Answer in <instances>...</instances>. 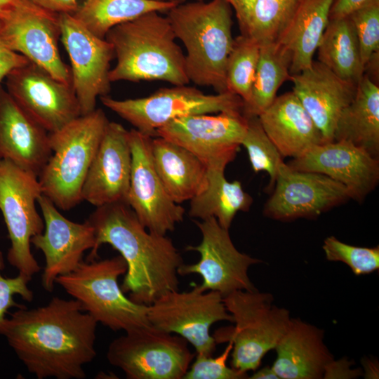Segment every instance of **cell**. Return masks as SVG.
<instances>
[{"label":"cell","mask_w":379,"mask_h":379,"mask_svg":"<svg viewBox=\"0 0 379 379\" xmlns=\"http://www.w3.org/2000/svg\"><path fill=\"white\" fill-rule=\"evenodd\" d=\"M290 65V54L277 42L260 45L251 98L242 112L245 117H258L273 102L282 84L291 80Z\"/></svg>","instance_id":"obj_32"},{"label":"cell","mask_w":379,"mask_h":379,"mask_svg":"<svg viewBox=\"0 0 379 379\" xmlns=\"http://www.w3.org/2000/svg\"><path fill=\"white\" fill-rule=\"evenodd\" d=\"M131 163L128 131L109 121L84 180L82 200L95 207L126 202Z\"/></svg>","instance_id":"obj_21"},{"label":"cell","mask_w":379,"mask_h":379,"mask_svg":"<svg viewBox=\"0 0 379 379\" xmlns=\"http://www.w3.org/2000/svg\"><path fill=\"white\" fill-rule=\"evenodd\" d=\"M194 357L185 338L151 324L125 332L107 352L128 379H183Z\"/></svg>","instance_id":"obj_9"},{"label":"cell","mask_w":379,"mask_h":379,"mask_svg":"<svg viewBox=\"0 0 379 379\" xmlns=\"http://www.w3.org/2000/svg\"><path fill=\"white\" fill-rule=\"evenodd\" d=\"M29 62L24 55L10 50L0 41V83L13 69Z\"/></svg>","instance_id":"obj_40"},{"label":"cell","mask_w":379,"mask_h":379,"mask_svg":"<svg viewBox=\"0 0 379 379\" xmlns=\"http://www.w3.org/2000/svg\"><path fill=\"white\" fill-rule=\"evenodd\" d=\"M260 45L248 35L234 38L226 64V90L239 96L244 104L251 98L260 56Z\"/></svg>","instance_id":"obj_33"},{"label":"cell","mask_w":379,"mask_h":379,"mask_svg":"<svg viewBox=\"0 0 379 379\" xmlns=\"http://www.w3.org/2000/svg\"><path fill=\"white\" fill-rule=\"evenodd\" d=\"M293 92L320 131L324 142L334 140L338 120L353 100L357 86L332 72L319 61L292 74Z\"/></svg>","instance_id":"obj_22"},{"label":"cell","mask_w":379,"mask_h":379,"mask_svg":"<svg viewBox=\"0 0 379 379\" xmlns=\"http://www.w3.org/2000/svg\"><path fill=\"white\" fill-rule=\"evenodd\" d=\"M202 238L199 244L188 246L186 251L199 253V260L193 264H183L178 270V275L199 274L202 282L199 284L203 291H213L222 297L239 291H255L248 271V268L262 260L237 250L229 230L223 228L214 217L202 221L194 220Z\"/></svg>","instance_id":"obj_14"},{"label":"cell","mask_w":379,"mask_h":379,"mask_svg":"<svg viewBox=\"0 0 379 379\" xmlns=\"http://www.w3.org/2000/svg\"><path fill=\"white\" fill-rule=\"evenodd\" d=\"M187 85L160 88L143 98L116 100L106 95L100 98L104 106L127 121L135 129L151 137H156L159 128L182 117L243 112L244 102L236 94L225 91L208 95Z\"/></svg>","instance_id":"obj_8"},{"label":"cell","mask_w":379,"mask_h":379,"mask_svg":"<svg viewBox=\"0 0 379 379\" xmlns=\"http://www.w3.org/2000/svg\"><path fill=\"white\" fill-rule=\"evenodd\" d=\"M197 1H204V0H197Z\"/></svg>","instance_id":"obj_49"},{"label":"cell","mask_w":379,"mask_h":379,"mask_svg":"<svg viewBox=\"0 0 379 379\" xmlns=\"http://www.w3.org/2000/svg\"><path fill=\"white\" fill-rule=\"evenodd\" d=\"M348 360L341 359H333L326 366L323 378H353L362 375L360 369L350 368Z\"/></svg>","instance_id":"obj_41"},{"label":"cell","mask_w":379,"mask_h":379,"mask_svg":"<svg viewBox=\"0 0 379 379\" xmlns=\"http://www.w3.org/2000/svg\"><path fill=\"white\" fill-rule=\"evenodd\" d=\"M105 39L117 58L109 71L111 82L163 81L172 85L190 81L185 57L167 16L146 13L111 29Z\"/></svg>","instance_id":"obj_3"},{"label":"cell","mask_w":379,"mask_h":379,"mask_svg":"<svg viewBox=\"0 0 379 379\" xmlns=\"http://www.w3.org/2000/svg\"><path fill=\"white\" fill-rule=\"evenodd\" d=\"M253 203L239 181L229 182L225 170L208 169L205 189L190 200L189 215L201 220L214 217L229 230L239 211H248Z\"/></svg>","instance_id":"obj_29"},{"label":"cell","mask_w":379,"mask_h":379,"mask_svg":"<svg viewBox=\"0 0 379 379\" xmlns=\"http://www.w3.org/2000/svg\"><path fill=\"white\" fill-rule=\"evenodd\" d=\"M293 169L324 174L343 185L361 202L379 181V159L345 140L316 145L288 164Z\"/></svg>","instance_id":"obj_20"},{"label":"cell","mask_w":379,"mask_h":379,"mask_svg":"<svg viewBox=\"0 0 379 379\" xmlns=\"http://www.w3.org/2000/svg\"><path fill=\"white\" fill-rule=\"evenodd\" d=\"M258 118L284 158H295L312 146L324 142L312 119L293 91L277 96Z\"/></svg>","instance_id":"obj_25"},{"label":"cell","mask_w":379,"mask_h":379,"mask_svg":"<svg viewBox=\"0 0 379 379\" xmlns=\"http://www.w3.org/2000/svg\"><path fill=\"white\" fill-rule=\"evenodd\" d=\"M300 1L256 0L246 35L260 45L276 42L290 22Z\"/></svg>","instance_id":"obj_34"},{"label":"cell","mask_w":379,"mask_h":379,"mask_svg":"<svg viewBox=\"0 0 379 379\" xmlns=\"http://www.w3.org/2000/svg\"><path fill=\"white\" fill-rule=\"evenodd\" d=\"M177 4L153 0H83L72 15L95 36L105 39L119 24L151 11L167 13Z\"/></svg>","instance_id":"obj_31"},{"label":"cell","mask_w":379,"mask_h":379,"mask_svg":"<svg viewBox=\"0 0 379 379\" xmlns=\"http://www.w3.org/2000/svg\"><path fill=\"white\" fill-rule=\"evenodd\" d=\"M126 270L120 255L83 260L70 273L57 277L55 284L77 300L97 323L114 331L126 332L150 324L148 306L131 300L119 284V277Z\"/></svg>","instance_id":"obj_6"},{"label":"cell","mask_w":379,"mask_h":379,"mask_svg":"<svg viewBox=\"0 0 379 379\" xmlns=\"http://www.w3.org/2000/svg\"><path fill=\"white\" fill-rule=\"evenodd\" d=\"M42 194L38 176L13 163L0 162V211L11 241L7 260L32 279L40 266L31 251V239L44 230L36 203Z\"/></svg>","instance_id":"obj_10"},{"label":"cell","mask_w":379,"mask_h":379,"mask_svg":"<svg viewBox=\"0 0 379 379\" xmlns=\"http://www.w3.org/2000/svg\"><path fill=\"white\" fill-rule=\"evenodd\" d=\"M5 84L18 105L48 133L81 116L72 84L57 79L32 62L9 72Z\"/></svg>","instance_id":"obj_15"},{"label":"cell","mask_w":379,"mask_h":379,"mask_svg":"<svg viewBox=\"0 0 379 379\" xmlns=\"http://www.w3.org/2000/svg\"><path fill=\"white\" fill-rule=\"evenodd\" d=\"M37 203L43 215L44 232L32 237L30 242L44 255L41 283L51 293L57 277L74 270L83 261L84 252L93 248L95 233L87 220L83 223L68 220L44 194Z\"/></svg>","instance_id":"obj_19"},{"label":"cell","mask_w":379,"mask_h":379,"mask_svg":"<svg viewBox=\"0 0 379 379\" xmlns=\"http://www.w3.org/2000/svg\"><path fill=\"white\" fill-rule=\"evenodd\" d=\"M109 120L100 109L49 133L51 155L38 176L42 194L61 210L81 201V190Z\"/></svg>","instance_id":"obj_5"},{"label":"cell","mask_w":379,"mask_h":379,"mask_svg":"<svg viewBox=\"0 0 379 379\" xmlns=\"http://www.w3.org/2000/svg\"><path fill=\"white\" fill-rule=\"evenodd\" d=\"M4 267L3 253L0 251V330L6 319V314L10 308L25 307L14 300L15 295H19L27 302L32 301L34 298L33 292L28 287V283L32 279L20 273L14 277H5L1 274Z\"/></svg>","instance_id":"obj_39"},{"label":"cell","mask_w":379,"mask_h":379,"mask_svg":"<svg viewBox=\"0 0 379 379\" xmlns=\"http://www.w3.org/2000/svg\"><path fill=\"white\" fill-rule=\"evenodd\" d=\"M364 367L365 371V376L367 378H378V368H376V362L368 359L364 360Z\"/></svg>","instance_id":"obj_46"},{"label":"cell","mask_w":379,"mask_h":379,"mask_svg":"<svg viewBox=\"0 0 379 379\" xmlns=\"http://www.w3.org/2000/svg\"><path fill=\"white\" fill-rule=\"evenodd\" d=\"M151 148L155 169L174 202L190 201L205 189L208 168L194 154L158 136L152 138Z\"/></svg>","instance_id":"obj_26"},{"label":"cell","mask_w":379,"mask_h":379,"mask_svg":"<svg viewBox=\"0 0 379 379\" xmlns=\"http://www.w3.org/2000/svg\"><path fill=\"white\" fill-rule=\"evenodd\" d=\"M97 324L77 300L53 297L42 307L18 308L0 334L38 379H83L96 356Z\"/></svg>","instance_id":"obj_1"},{"label":"cell","mask_w":379,"mask_h":379,"mask_svg":"<svg viewBox=\"0 0 379 379\" xmlns=\"http://www.w3.org/2000/svg\"><path fill=\"white\" fill-rule=\"evenodd\" d=\"M333 0H300L280 37L276 41L291 55V74L309 68L329 21Z\"/></svg>","instance_id":"obj_27"},{"label":"cell","mask_w":379,"mask_h":379,"mask_svg":"<svg viewBox=\"0 0 379 379\" xmlns=\"http://www.w3.org/2000/svg\"><path fill=\"white\" fill-rule=\"evenodd\" d=\"M234 326L216 331L217 343L231 340V367L255 371L264 356L274 350L291 318L287 309L272 304L273 297L255 291H234L223 298Z\"/></svg>","instance_id":"obj_7"},{"label":"cell","mask_w":379,"mask_h":379,"mask_svg":"<svg viewBox=\"0 0 379 379\" xmlns=\"http://www.w3.org/2000/svg\"><path fill=\"white\" fill-rule=\"evenodd\" d=\"M322 248L328 260L343 262L357 276L370 274L379 269L378 246H352L330 236L324 239Z\"/></svg>","instance_id":"obj_37"},{"label":"cell","mask_w":379,"mask_h":379,"mask_svg":"<svg viewBox=\"0 0 379 379\" xmlns=\"http://www.w3.org/2000/svg\"><path fill=\"white\" fill-rule=\"evenodd\" d=\"M253 379H279L272 366H265L259 370L254 371L253 374L249 377Z\"/></svg>","instance_id":"obj_45"},{"label":"cell","mask_w":379,"mask_h":379,"mask_svg":"<svg viewBox=\"0 0 379 379\" xmlns=\"http://www.w3.org/2000/svg\"><path fill=\"white\" fill-rule=\"evenodd\" d=\"M235 12L241 34H246L253 7L256 0H224Z\"/></svg>","instance_id":"obj_42"},{"label":"cell","mask_w":379,"mask_h":379,"mask_svg":"<svg viewBox=\"0 0 379 379\" xmlns=\"http://www.w3.org/2000/svg\"><path fill=\"white\" fill-rule=\"evenodd\" d=\"M131 172L126 203L149 232L166 235L184 219L185 209L167 193L154 165L152 137L128 131Z\"/></svg>","instance_id":"obj_16"},{"label":"cell","mask_w":379,"mask_h":379,"mask_svg":"<svg viewBox=\"0 0 379 379\" xmlns=\"http://www.w3.org/2000/svg\"><path fill=\"white\" fill-rule=\"evenodd\" d=\"M60 14L29 0H18L0 18V41L3 44L57 79L72 84L70 67L60 54Z\"/></svg>","instance_id":"obj_12"},{"label":"cell","mask_w":379,"mask_h":379,"mask_svg":"<svg viewBox=\"0 0 379 379\" xmlns=\"http://www.w3.org/2000/svg\"><path fill=\"white\" fill-rule=\"evenodd\" d=\"M87 220L94 230L95 244L86 260L97 259L103 244L117 251L127 265L121 287L131 300L149 306L166 293L179 290L182 255L166 235L147 230L126 202L96 207Z\"/></svg>","instance_id":"obj_2"},{"label":"cell","mask_w":379,"mask_h":379,"mask_svg":"<svg viewBox=\"0 0 379 379\" xmlns=\"http://www.w3.org/2000/svg\"><path fill=\"white\" fill-rule=\"evenodd\" d=\"M167 18L185 47L190 81L227 91L226 64L234 40L231 6L224 0L183 2L170 9Z\"/></svg>","instance_id":"obj_4"},{"label":"cell","mask_w":379,"mask_h":379,"mask_svg":"<svg viewBox=\"0 0 379 379\" xmlns=\"http://www.w3.org/2000/svg\"><path fill=\"white\" fill-rule=\"evenodd\" d=\"M349 199L340 182L321 173L293 169L283 162L263 213L281 221L315 218Z\"/></svg>","instance_id":"obj_18"},{"label":"cell","mask_w":379,"mask_h":379,"mask_svg":"<svg viewBox=\"0 0 379 379\" xmlns=\"http://www.w3.org/2000/svg\"><path fill=\"white\" fill-rule=\"evenodd\" d=\"M248 124L241 145L246 149L254 172L266 171L270 178L267 190L274 185L284 157L265 132L258 117H247Z\"/></svg>","instance_id":"obj_35"},{"label":"cell","mask_w":379,"mask_h":379,"mask_svg":"<svg viewBox=\"0 0 379 379\" xmlns=\"http://www.w3.org/2000/svg\"><path fill=\"white\" fill-rule=\"evenodd\" d=\"M370 0H333L329 20L346 18Z\"/></svg>","instance_id":"obj_43"},{"label":"cell","mask_w":379,"mask_h":379,"mask_svg":"<svg viewBox=\"0 0 379 379\" xmlns=\"http://www.w3.org/2000/svg\"><path fill=\"white\" fill-rule=\"evenodd\" d=\"M239 111L193 114L175 119L157 130L156 136L194 154L208 169L225 170L236 157L247 128Z\"/></svg>","instance_id":"obj_13"},{"label":"cell","mask_w":379,"mask_h":379,"mask_svg":"<svg viewBox=\"0 0 379 379\" xmlns=\"http://www.w3.org/2000/svg\"><path fill=\"white\" fill-rule=\"evenodd\" d=\"M51 152L49 133L0 84V159L39 176Z\"/></svg>","instance_id":"obj_23"},{"label":"cell","mask_w":379,"mask_h":379,"mask_svg":"<svg viewBox=\"0 0 379 379\" xmlns=\"http://www.w3.org/2000/svg\"><path fill=\"white\" fill-rule=\"evenodd\" d=\"M317 51L318 61L347 82L357 85L365 74L357 35L348 16L329 20Z\"/></svg>","instance_id":"obj_30"},{"label":"cell","mask_w":379,"mask_h":379,"mask_svg":"<svg viewBox=\"0 0 379 379\" xmlns=\"http://www.w3.org/2000/svg\"><path fill=\"white\" fill-rule=\"evenodd\" d=\"M222 353L217 357L195 354L194 361L185 373L183 379H243L247 373L241 372L227 365L233 343L231 340Z\"/></svg>","instance_id":"obj_38"},{"label":"cell","mask_w":379,"mask_h":379,"mask_svg":"<svg viewBox=\"0 0 379 379\" xmlns=\"http://www.w3.org/2000/svg\"><path fill=\"white\" fill-rule=\"evenodd\" d=\"M61 36L70 60L72 84L81 115L96 108L98 98L111 90L110 63L114 56L112 45L90 32L72 14H60Z\"/></svg>","instance_id":"obj_17"},{"label":"cell","mask_w":379,"mask_h":379,"mask_svg":"<svg viewBox=\"0 0 379 379\" xmlns=\"http://www.w3.org/2000/svg\"><path fill=\"white\" fill-rule=\"evenodd\" d=\"M151 325L185 338L195 349V354L213 356L217 342L210 334L211 326L218 321L232 322L222 295L203 291L195 284L191 290L169 291L148 306Z\"/></svg>","instance_id":"obj_11"},{"label":"cell","mask_w":379,"mask_h":379,"mask_svg":"<svg viewBox=\"0 0 379 379\" xmlns=\"http://www.w3.org/2000/svg\"><path fill=\"white\" fill-rule=\"evenodd\" d=\"M274 350L277 357L272 368L281 379L323 378L334 359L324 343L323 331L300 319H291Z\"/></svg>","instance_id":"obj_24"},{"label":"cell","mask_w":379,"mask_h":379,"mask_svg":"<svg viewBox=\"0 0 379 379\" xmlns=\"http://www.w3.org/2000/svg\"><path fill=\"white\" fill-rule=\"evenodd\" d=\"M48 11L58 13L73 14L79 6L78 0H29Z\"/></svg>","instance_id":"obj_44"},{"label":"cell","mask_w":379,"mask_h":379,"mask_svg":"<svg viewBox=\"0 0 379 379\" xmlns=\"http://www.w3.org/2000/svg\"><path fill=\"white\" fill-rule=\"evenodd\" d=\"M1 160L0 159V162H1Z\"/></svg>","instance_id":"obj_50"},{"label":"cell","mask_w":379,"mask_h":379,"mask_svg":"<svg viewBox=\"0 0 379 379\" xmlns=\"http://www.w3.org/2000/svg\"><path fill=\"white\" fill-rule=\"evenodd\" d=\"M359 43L362 65L368 68L378 58L379 0H370L348 15Z\"/></svg>","instance_id":"obj_36"},{"label":"cell","mask_w":379,"mask_h":379,"mask_svg":"<svg viewBox=\"0 0 379 379\" xmlns=\"http://www.w3.org/2000/svg\"><path fill=\"white\" fill-rule=\"evenodd\" d=\"M153 1L173 2V3H175V4H181V3L185 2L186 0H153Z\"/></svg>","instance_id":"obj_48"},{"label":"cell","mask_w":379,"mask_h":379,"mask_svg":"<svg viewBox=\"0 0 379 379\" xmlns=\"http://www.w3.org/2000/svg\"><path fill=\"white\" fill-rule=\"evenodd\" d=\"M334 140H345L379 157V87L364 74L353 100L342 112Z\"/></svg>","instance_id":"obj_28"},{"label":"cell","mask_w":379,"mask_h":379,"mask_svg":"<svg viewBox=\"0 0 379 379\" xmlns=\"http://www.w3.org/2000/svg\"><path fill=\"white\" fill-rule=\"evenodd\" d=\"M18 0H0V18L6 13Z\"/></svg>","instance_id":"obj_47"}]
</instances>
